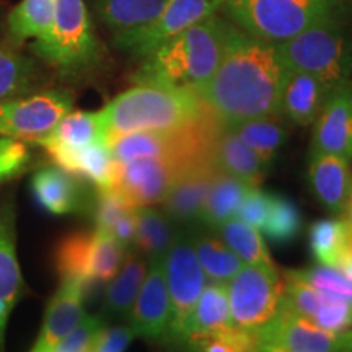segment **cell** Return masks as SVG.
I'll list each match as a JSON object with an SVG mask.
<instances>
[{"label": "cell", "instance_id": "ab89813d", "mask_svg": "<svg viewBox=\"0 0 352 352\" xmlns=\"http://www.w3.org/2000/svg\"><path fill=\"white\" fill-rule=\"evenodd\" d=\"M103 329L104 321L98 316H83L80 323L57 342L52 352H88Z\"/></svg>", "mask_w": 352, "mask_h": 352}, {"label": "cell", "instance_id": "d6986e66", "mask_svg": "<svg viewBox=\"0 0 352 352\" xmlns=\"http://www.w3.org/2000/svg\"><path fill=\"white\" fill-rule=\"evenodd\" d=\"M308 182L316 199L333 214H342L352 189L349 162L329 153H311Z\"/></svg>", "mask_w": 352, "mask_h": 352}, {"label": "cell", "instance_id": "52a82bcc", "mask_svg": "<svg viewBox=\"0 0 352 352\" xmlns=\"http://www.w3.org/2000/svg\"><path fill=\"white\" fill-rule=\"evenodd\" d=\"M56 267L63 279L82 284L111 280L121 270L126 248L108 232H78L67 235L56 248Z\"/></svg>", "mask_w": 352, "mask_h": 352}, {"label": "cell", "instance_id": "cb8c5ba5", "mask_svg": "<svg viewBox=\"0 0 352 352\" xmlns=\"http://www.w3.org/2000/svg\"><path fill=\"white\" fill-rule=\"evenodd\" d=\"M230 327H235V323L232 318L227 285L222 283L206 284L184 328L183 340L189 341Z\"/></svg>", "mask_w": 352, "mask_h": 352}, {"label": "cell", "instance_id": "30bf717a", "mask_svg": "<svg viewBox=\"0 0 352 352\" xmlns=\"http://www.w3.org/2000/svg\"><path fill=\"white\" fill-rule=\"evenodd\" d=\"M166 285L171 302L170 336L183 340L184 328L206 287V274L197 259L192 235L182 233L164 258Z\"/></svg>", "mask_w": 352, "mask_h": 352}, {"label": "cell", "instance_id": "ba28073f", "mask_svg": "<svg viewBox=\"0 0 352 352\" xmlns=\"http://www.w3.org/2000/svg\"><path fill=\"white\" fill-rule=\"evenodd\" d=\"M227 284L236 327L254 331L274 318L284 297V280L277 270L243 264Z\"/></svg>", "mask_w": 352, "mask_h": 352}, {"label": "cell", "instance_id": "7c38bea8", "mask_svg": "<svg viewBox=\"0 0 352 352\" xmlns=\"http://www.w3.org/2000/svg\"><path fill=\"white\" fill-rule=\"evenodd\" d=\"M227 0H166L164 10L142 28L114 34V44L131 54L144 57L166 39L222 10Z\"/></svg>", "mask_w": 352, "mask_h": 352}, {"label": "cell", "instance_id": "9a60e30c", "mask_svg": "<svg viewBox=\"0 0 352 352\" xmlns=\"http://www.w3.org/2000/svg\"><path fill=\"white\" fill-rule=\"evenodd\" d=\"M311 153L352 160V78L329 91L315 121Z\"/></svg>", "mask_w": 352, "mask_h": 352}, {"label": "cell", "instance_id": "74e56055", "mask_svg": "<svg viewBox=\"0 0 352 352\" xmlns=\"http://www.w3.org/2000/svg\"><path fill=\"white\" fill-rule=\"evenodd\" d=\"M197 352H256L258 342L252 329L230 327L188 341Z\"/></svg>", "mask_w": 352, "mask_h": 352}, {"label": "cell", "instance_id": "4dcf8cb0", "mask_svg": "<svg viewBox=\"0 0 352 352\" xmlns=\"http://www.w3.org/2000/svg\"><path fill=\"white\" fill-rule=\"evenodd\" d=\"M227 127H230L239 135V139L243 140L261 158L264 165H270L274 160L276 153L280 151L287 139V129L280 122L279 116L256 118Z\"/></svg>", "mask_w": 352, "mask_h": 352}, {"label": "cell", "instance_id": "6da1fadb", "mask_svg": "<svg viewBox=\"0 0 352 352\" xmlns=\"http://www.w3.org/2000/svg\"><path fill=\"white\" fill-rule=\"evenodd\" d=\"M285 72L276 44L236 28L217 70L197 95L223 126L279 116Z\"/></svg>", "mask_w": 352, "mask_h": 352}, {"label": "cell", "instance_id": "7bdbcfd3", "mask_svg": "<svg viewBox=\"0 0 352 352\" xmlns=\"http://www.w3.org/2000/svg\"><path fill=\"white\" fill-rule=\"evenodd\" d=\"M132 338L134 333L131 331V328L118 327L103 329L88 352H126Z\"/></svg>", "mask_w": 352, "mask_h": 352}, {"label": "cell", "instance_id": "d6a6232c", "mask_svg": "<svg viewBox=\"0 0 352 352\" xmlns=\"http://www.w3.org/2000/svg\"><path fill=\"white\" fill-rule=\"evenodd\" d=\"M219 232L228 248L245 264H253V266L266 267V270H277L256 227L250 226L245 220L233 217L223 223Z\"/></svg>", "mask_w": 352, "mask_h": 352}, {"label": "cell", "instance_id": "f35d334b", "mask_svg": "<svg viewBox=\"0 0 352 352\" xmlns=\"http://www.w3.org/2000/svg\"><path fill=\"white\" fill-rule=\"evenodd\" d=\"M292 272L298 279L305 280L311 287L327 294V296L344 298V300L352 302V283L336 267L318 264V266H311L308 270Z\"/></svg>", "mask_w": 352, "mask_h": 352}, {"label": "cell", "instance_id": "60d3db41", "mask_svg": "<svg viewBox=\"0 0 352 352\" xmlns=\"http://www.w3.org/2000/svg\"><path fill=\"white\" fill-rule=\"evenodd\" d=\"M30 151L20 139L0 138V183L20 175L30 162Z\"/></svg>", "mask_w": 352, "mask_h": 352}, {"label": "cell", "instance_id": "ac0fdd59", "mask_svg": "<svg viewBox=\"0 0 352 352\" xmlns=\"http://www.w3.org/2000/svg\"><path fill=\"white\" fill-rule=\"evenodd\" d=\"M15 240V210L12 204L0 208V352H6V331L10 314L23 292Z\"/></svg>", "mask_w": 352, "mask_h": 352}, {"label": "cell", "instance_id": "ee69618b", "mask_svg": "<svg viewBox=\"0 0 352 352\" xmlns=\"http://www.w3.org/2000/svg\"><path fill=\"white\" fill-rule=\"evenodd\" d=\"M336 270H340L342 274H344L347 279L352 283V246H347V250L342 254L340 259V264H338Z\"/></svg>", "mask_w": 352, "mask_h": 352}, {"label": "cell", "instance_id": "e575fe53", "mask_svg": "<svg viewBox=\"0 0 352 352\" xmlns=\"http://www.w3.org/2000/svg\"><path fill=\"white\" fill-rule=\"evenodd\" d=\"M56 0H21L8 15V32L16 41L41 39L54 21Z\"/></svg>", "mask_w": 352, "mask_h": 352}, {"label": "cell", "instance_id": "44dd1931", "mask_svg": "<svg viewBox=\"0 0 352 352\" xmlns=\"http://www.w3.org/2000/svg\"><path fill=\"white\" fill-rule=\"evenodd\" d=\"M98 140H107L100 111H70L50 134L36 140V144L43 145L46 152L56 158L63 153L80 151Z\"/></svg>", "mask_w": 352, "mask_h": 352}, {"label": "cell", "instance_id": "e0dca14e", "mask_svg": "<svg viewBox=\"0 0 352 352\" xmlns=\"http://www.w3.org/2000/svg\"><path fill=\"white\" fill-rule=\"evenodd\" d=\"M85 289L87 285L76 279H63L46 308L41 331L30 352H51L57 342L80 323L85 316Z\"/></svg>", "mask_w": 352, "mask_h": 352}, {"label": "cell", "instance_id": "4316f807", "mask_svg": "<svg viewBox=\"0 0 352 352\" xmlns=\"http://www.w3.org/2000/svg\"><path fill=\"white\" fill-rule=\"evenodd\" d=\"M148 264L140 254H127L121 270L109 283L104 294V310L114 316H129L135 298L147 274Z\"/></svg>", "mask_w": 352, "mask_h": 352}, {"label": "cell", "instance_id": "5bb4252c", "mask_svg": "<svg viewBox=\"0 0 352 352\" xmlns=\"http://www.w3.org/2000/svg\"><path fill=\"white\" fill-rule=\"evenodd\" d=\"M131 331L145 340H160L170 333L171 302L164 259L148 261V270L138 298L129 311Z\"/></svg>", "mask_w": 352, "mask_h": 352}, {"label": "cell", "instance_id": "836d02e7", "mask_svg": "<svg viewBox=\"0 0 352 352\" xmlns=\"http://www.w3.org/2000/svg\"><path fill=\"white\" fill-rule=\"evenodd\" d=\"M349 226L341 219H321L311 223L308 243L311 254L323 266L338 267L340 259L349 246Z\"/></svg>", "mask_w": 352, "mask_h": 352}, {"label": "cell", "instance_id": "4fadbf2b", "mask_svg": "<svg viewBox=\"0 0 352 352\" xmlns=\"http://www.w3.org/2000/svg\"><path fill=\"white\" fill-rule=\"evenodd\" d=\"M183 168L186 166L165 158L114 162L111 186L108 189L134 208L152 206L164 202L171 184Z\"/></svg>", "mask_w": 352, "mask_h": 352}, {"label": "cell", "instance_id": "7402d4cb", "mask_svg": "<svg viewBox=\"0 0 352 352\" xmlns=\"http://www.w3.org/2000/svg\"><path fill=\"white\" fill-rule=\"evenodd\" d=\"M215 168L239 178L252 188H259L266 175V165L230 127L222 126L212 147Z\"/></svg>", "mask_w": 352, "mask_h": 352}, {"label": "cell", "instance_id": "ffe728a7", "mask_svg": "<svg viewBox=\"0 0 352 352\" xmlns=\"http://www.w3.org/2000/svg\"><path fill=\"white\" fill-rule=\"evenodd\" d=\"M329 91L323 82L310 74L287 70L280 96V114L297 126L314 124Z\"/></svg>", "mask_w": 352, "mask_h": 352}, {"label": "cell", "instance_id": "f546056e", "mask_svg": "<svg viewBox=\"0 0 352 352\" xmlns=\"http://www.w3.org/2000/svg\"><path fill=\"white\" fill-rule=\"evenodd\" d=\"M166 0H98L101 20L114 34L151 25L164 10Z\"/></svg>", "mask_w": 352, "mask_h": 352}, {"label": "cell", "instance_id": "f6af8a7d", "mask_svg": "<svg viewBox=\"0 0 352 352\" xmlns=\"http://www.w3.org/2000/svg\"><path fill=\"white\" fill-rule=\"evenodd\" d=\"M344 214H346V222H347V226H349V232H351V235H352V189H351L349 197H347Z\"/></svg>", "mask_w": 352, "mask_h": 352}, {"label": "cell", "instance_id": "8992f818", "mask_svg": "<svg viewBox=\"0 0 352 352\" xmlns=\"http://www.w3.org/2000/svg\"><path fill=\"white\" fill-rule=\"evenodd\" d=\"M33 51L60 72L88 69L100 57V46L91 30L83 0H56V13L46 36L36 39Z\"/></svg>", "mask_w": 352, "mask_h": 352}, {"label": "cell", "instance_id": "bcb514c9", "mask_svg": "<svg viewBox=\"0 0 352 352\" xmlns=\"http://www.w3.org/2000/svg\"><path fill=\"white\" fill-rule=\"evenodd\" d=\"M256 352H296V351H289V349H280V347H261Z\"/></svg>", "mask_w": 352, "mask_h": 352}, {"label": "cell", "instance_id": "5b68a950", "mask_svg": "<svg viewBox=\"0 0 352 352\" xmlns=\"http://www.w3.org/2000/svg\"><path fill=\"white\" fill-rule=\"evenodd\" d=\"M276 46L285 69L310 74L329 90L352 76V34L340 16L310 26Z\"/></svg>", "mask_w": 352, "mask_h": 352}, {"label": "cell", "instance_id": "d590c367", "mask_svg": "<svg viewBox=\"0 0 352 352\" xmlns=\"http://www.w3.org/2000/svg\"><path fill=\"white\" fill-rule=\"evenodd\" d=\"M36 83V67L28 57L0 47V101L21 96Z\"/></svg>", "mask_w": 352, "mask_h": 352}, {"label": "cell", "instance_id": "3957f363", "mask_svg": "<svg viewBox=\"0 0 352 352\" xmlns=\"http://www.w3.org/2000/svg\"><path fill=\"white\" fill-rule=\"evenodd\" d=\"M210 111L196 91L138 83L101 109L107 142L140 131H171L199 121Z\"/></svg>", "mask_w": 352, "mask_h": 352}, {"label": "cell", "instance_id": "d4e9b609", "mask_svg": "<svg viewBox=\"0 0 352 352\" xmlns=\"http://www.w3.org/2000/svg\"><path fill=\"white\" fill-rule=\"evenodd\" d=\"M250 188L252 186L239 178H233L220 170L215 171L199 222L210 230H219L223 223L236 217L241 201Z\"/></svg>", "mask_w": 352, "mask_h": 352}, {"label": "cell", "instance_id": "f1b7e54d", "mask_svg": "<svg viewBox=\"0 0 352 352\" xmlns=\"http://www.w3.org/2000/svg\"><path fill=\"white\" fill-rule=\"evenodd\" d=\"M135 210L111 189H100L95 202V223L98 230L108 232L124 248L134 245Z\"/></svg>", "mask_w": 352, "mask_h": 352}, {"label": "cell", "instance_id": "83f0119b", "mask_svg": "<svg viewBox=\"0 0 352 352\" xmlns=\"http://www.w3.org/2000/svg\"><path fill=\"white\" fill-rule=\"evenodd\" d=\"M52 160L69 173L85 176L90 182H94L98 189H108L111 186L114 158L107 140H98L80 151L63 153Z\"/></svg>", "mask_w": 352, "mask_h": 352}, {"label": "cell", "instance_id": "8fae6325", "mask_svg": "<svg viewBox=\"0 0 352 352\" xmlns=\"http://www.w3.org/2000/svg\"><path fill=\"white\" fill-rule=\"evenodd\" d=\"M74 104L63 90L41 91L0 101V138L36 142L54 129Z\"/></svg>", "mask_w": 352, "mask_h": 352}, {"label": "cell", "instance_id": "277c9868", "mask_svg": "<svg viewBox=\"0 0 352 352\" xmlns=\"http://www.w3.org/2000/svg\"><path fill=\"white\" fill-rule=\"evenodd\" d=\"M220 13L248 36L280 44L338 19V0H227Z\"/></svg>", "mask_w": 352, "mask_h": 352}, {"label": "cell", "instance_id": "b9f144b4", "mask_svg": "<svg viewBox=\"0 0 352 352\" xmlns=\"http://www.w3.org/2000/svg\"><path fill=\"white\" fill-rule=\"evenodd\" d=\"M271 196L270 192H264L259 188H250L246 192L239 214L241 220H245L250 226L256 227L258 230H263L264 222H266L267 214L271 209Z\"/></svg>", "mask_w": 352, "mask_h": 352}, {"label": "cell", "instance_id": "7a4b0ae2", "mask_svg": "<svg viewBox=\"0 0 352 352\" xmlns=\"http://www.w3.org/2000/svg\"><path fill=\"white\" fill-rule=\"evenodd\" d=\"M226 16L215 13L176 33L142 57L135 83H151L199 91L217 70L233 32Z\"/></svg>", "mask_w": 352, "mask_h": 352}, {"label": "cell", "instance_id": "1f68e13d", "mask_svg": "<svg viewBox=\"0 0 352 352\" xmlns=\"http://www.w3.org/2000/svg\"><path fill=\"white\" fill-rule=\"evenodd\" d=\"M192 243L206 279L210 283L227 284L245 264L226 241L209 233H192Z\"/></svg>", "mask_w": 352, "mask_h": 352}, {"label": "cell", "instance_id": "8d00e7d4", "mask_svg": "<svg viewBox=\"0 0 352 352\" xmlns=\"http://www.w3.org/2000/svg\"><path fill=\"white\" fill-rule=\"evenodd\" d=\"M302 230L300 210L284 196H271V209L264 222L263 232L276 243H289L296 240Z\"/></svg>", "mask_w": 352, "mask_h": 352}, {"label": "cell", "instance_id": "9c48e42d", "mask_svg": "<svg viewBox=\"0 0 352 352\" xmlns=\"http://www.w3.org/2000/svg\"><path fill=\"white\" fill-rule=\"evenodd\" d=\"M258 349L280 347L296 352H352V329L331 331L303 318L280 302L274 318L254 329Z\"/></svg>", "mask_w": 352, "mask_h": 352}, {"label": "cell", "instance_id": "2e32d148", "mask_svg": "<svg viewBox=\"0 0 352 352\" xmlns=\"http://www.w3.org/2000/svg\"><path fill=\"white\" fill-rule=\"evenodd\" d=\"M215 171L212 160L197 162L179 171L164 199V214L171 223L195 226L199 222Z\"/></svg>", "mask_w": 352, "mask_h": 352}, {"label": "cell", "instance_id": "484cf974", "mask_svg": "<svg viewBox=\"0 0 352 352\" xmlns=\"http://www.w3.org/2000/svg\"><path fill=\"white\" fill-rule=\"evenodd\" d=\"M176 236L173 223L164 212L151 206L135 210V236L132 246L148 261L164 259Z\"/></svg>", "mask_w": 352, "mask_h": 352}, {"label": "cell", "instance_id": "603a6c76", "mask_svg": "<svg viewBox=\"0 0 352 352\" xmlns=\"http://www.w3.org/2000/svg\"><path fill=\"white\" fill-rule=\"evenodd\" d=\"M32 189L38 204L54 215L74 212L82 201L80 184L72 173L60 166H47L36 171L32 179Z\"/></svg>", "mask_w": 352, "mask_h": 352}]
</instances>
